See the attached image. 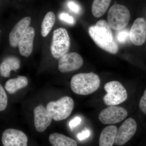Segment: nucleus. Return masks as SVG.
<instances>
[{
	"label": "nucleus",
	"instance_id": "f257e3e1",
	"mask_svg": "<svg viewBox=\"0 0 146 146\" xmlns=\"http://www.w3.org/2000/svg\"><path fill=\"white\" fill-rule=\"evenodd\" d=\"M111 29L108 22L100 20L95 25L89 27L88 31L98 46L110 53L116 54L119 51V46L114 39Z\"/></svg>",
	"mask_w": 146,
	"mask_h": 146
},
{
	"label": "nucleus",
	"instance_id": "f03ea898",
	"mask_svg": "<svg viewBox=\"0 0 146 146\" xmlns=\"http://www.w3.org/2000/svg\"><path fill=\"white\" fill-rule=\"evenodd\" d=\"M100 79L93 72L80 73L73 76L71 79V88L75 94L86 96L93 94L99 88Z\"/></svg>",
	"mask_w": 146,
	"mask_h": 146
},
{
	"label": "nucleus",
	"instance_id": "7ed1b4c3",
	"mask_svg": "<svg viewBox=\"0 0 146 146\" xmlns=\"http://www.w3.org/2000/svg\"><path fill=\"white\" fill-rule=\"evenodd\" d=\"M74 107V100L70 97L65 96L56 101L50 102L47 105L46 109L53 119L60 121L70 116Z\"/></svg>",
	"mask_w": 146,
	"mask_h": 146
},
{
	"label": "nucleus",
	"instance_id": "20e7f679",
	"mask_svg": "<svg viewBox=\"0 0 146 146\" xmlns=\"http://www.w3.org/2000/svg\"><path fill=\"white\" fill-rule=\"evenodd\" d=\"M131 18L130 13L127 7L120 4L112 5L108 14V23L114 30H121L125 28Z\"/></svg>",
	"mask_w": 146,
	"mask_h": 146
},
{
	"label": "nucleus",
	"instance_id": "39448f33",
	"mask_svg": "<svg viewBox=\"0 0 146 146\" xmlns=\"http://www.w3.org/2000/svg\"><path fill=\"white\" fill-rule=\"evenodd\" d=\"M70 47V36L66 29L59 28L53 33L50 51L54 58H60L68 53Z\"/></svg>",
	"mask_w": 146,
	"mask_h": 146
},
{
	"label": "nucleus",
	"instance_id": "423d86ee",
	"mask_svg": "<svg viewBox=\"0 0 146 146\" xmlns=\"http://www.w3.org/2000/svg\"><path fill=\"white\" fill-rule=\"evenodd\" d=\"M104 88L107 94L103 97V101L107 106L118 105L127 99L126 90L119 82L112 81L108 82L105 84Z\"/></svg>",
	"mask_w": 146,
	"mask_h": 146
},
{
	"label": "nucleus",
	"instance_id": "0eeeda50",
	"mask_svg": "<svg viewBox=\"0 0 146 146\" xmlns=\"http://www.w3.org/2000/svg\"><path fill=\"white\" fill-rule=\"evenodd\" d=\"M126 110L116 106H110L100 112L99 119L104 124H113L122 121L127 117Z\"/></svg>",
	"mask_w": 146,
	"mask_h": 146
},
{
	"label": "nucleus",
	"instance_id": "6e6552de",
	"mask_svg": "<svg viewBox=\"0 0 146 146\" xmlns=\"http://www.w3.org/2000/svg\"><path fill=\"white\" fill-rule=\"evenodd\" d=\"M137 123L132 118L126 120L117 129L115 143L117 145H124L129 141L136 133Z\"/></svg>",
	"mask_w": 146,
	"mask_h": 146
},
{
	"label": "nucleus",
	"instance_id": "1a4fd4ad",
	"mask_svg": "<svg viewBox=\"0 0 146 146\" xmlns=\"http://www.w3.org/2000/svg\"><path fill=\"white\" fill-rule=\"evenodd\" d=\"M83 64V58L80 55L76 52L68 53L60 58L58 69L61 72H69L78 70Z\"/></svg>",
	"mask_w": 146,
	"mask_h": 146
},
{
	"label": "nucleus",
	"instance_id": "9d476101",
	"mask_svg": "<svg viewBox=\"0 0 146 146\" xmlns=\"http://www.w3.org/2000/svg\"><path fill=\"white\" fill-rule=\"evenodd\" d=\"M28 141L23 132L14 129H6L2 136V142L4 146H27Z\"/></svg>",
	"mask_w": 146,
	"mask_h": 146
},
{
	"label": "nucleus",
	"instance_id": "9b49d317",
	"mask_svg": "<svg viewBox=\"0 0 146 146\" xmlns=\"http://www.w3.org/2000/svg\"><path fill=\"white\" fill-rule=\"evenodd\" d=\"M129 39L133 44L141 46L146 40V21L143 18H137L129 31Z\"/></svg>",
	"mask_w": 146,
	"mask_h": 146
},
{
	"label": "nucleus",
	"instance_id": "f8f14e48",
	"mask_svg": "<svg viewBox=\"0 0 146 146\" xmlns=\"http://www.w3.org/2000/svg\"><path fill=\"white\" fill-rule=\"evenodd\" d=\"M34 125L37 131L42 132L46 129L52 121V117L46 108L38 106L34 110Z\"/></svg>",
	"mask_w": 146,
	"mask_h": 146
},
{
	"label": "nucleus",
	"instance_id": "ddd939ff",
	"mask_svg": "<svg viewBox=\"0 0 146 146\" xmlns=\"http://www.w3.org/2000/svg\"><path fill=\"white\" fill-rule=\"evenodd\" d=\"M31 18L26 17L19 21L11 31L9 35V42L11 46L15 48L25 33L30 24Z\"/></svg>",
	"mask_w": 146,
	"mask_h": 146
},
{
	"label": "nucleus",
	"instance_id": "4468645a",
	"mask_svg": "<svg viewBox=\"0 0 146 146\" xmlns=\"http://www.w3.org/2000/svg\"><path fill=\"white\" fill-rule=\"evenodd\" d=\"M35 31L32 27H29L18 45L19 52L25 57H29L33 50Z\"/></svg>",
	"mask_w": 146,
	"mask_h": 146
},
{
	"label": "nucleus",
	"instance_id": "2eb2a0df",
	"mask_svg": "<svg viewBox=\"0 0 146 146\" xmlns=\"http://www.w3.org/2000/svg\"><path fill=\"white\" fill-rule=\"evenodd\" d=\"M21 67V62L18 58L10 56L6 58L0 65V74L2 76L7 78L11 71H17Z\"/></svg>",
	"mask_w": 146,
	"mask_h": 146
},
{
	"label": "nucleus",
	"instance_id": "dca6fc26",
	"mask_svg": "<svg viewBox=\"0 0 146 146\" xmlns=\"http://www.w3.org/2000/svg\"><path fill=\"white\" fill-rule=\"evenodd\" d=\"M117 128L115 125L108 126L102 131L99 138L100 146H112L115 143Z\"/></svg>",
	"mask_w": 146,
	"mask_h": 146
},
{
	"label": "nucleus",
	"instance_id": "f3484780",
	"mask_svg": "<svg viewBox=\"0 0 146 146\" xmlns=\"http://www.w3.org/2000/svg\"><path fill=\"white\" fill-rule=\"evenodd\" d=\"M28 84V80L26 77L18 76L16 78L11 79L6 82L5 89L9 94H13L19 89L25 88Z\"/></svg>",
	"mask_w": 146,
	"mask_h": 146
},
{
	"label": "nucleus",
	"instance_id": "a211bd4d",
	"mask_svg": "<svg viewBox=\"0 0 146 146\" xmlns=\"http://www.w3.org/2000/svg\"><path fill=\"white\" fill-rule=\"evenodd\" d=\"M49 140L50 143L53 146H76L78 145L74 139L61 133H52L50 135Z\"/></svg>",
	"mask_w": 146,
	"mask_h": 146
},
{
	"label": "nucleus",
	"instance_id": "6ab92c4d",
	"mask_svg": "<svg viewBox=\"0 0 146 146\" xmlns=\"http://www.w3.org/2000/svg\"><path fill=\"white\" fill-rule=\"evenodd\" d=\"M112 0H94L91 11L94 16L100 18L104 15L108 9Z\"/></svg>",
	"mask_w": 146,
	"mask_h": 146
},
{
	"label": "nucleus",
	"instance_id": "aec40b11",
	"mask_svg": "<svg viewBox=\"0 0 146 146\" xmlns=\"http://www.w3.org/2000/svg\"><path fill=\"white\" fill-rule=\"evenodd\" d=\"M56 16L54 13L49 11L46 14L41 25V33L43 37H46L54 25Z\"/></svg>",
	"mask_w": 146,
	"mask_h": 146
},
{
	"label": "nucleus",
	"instance_id": "412c9836",
	"mask_svg": "<svg viewBox=\"0 0 146 146\" xmlns=\"http://www.w3.org/2000/svg\"><path fill=\"white\" fill-rule=\"evenodd\" d=\"M8 99L5 90L1 85H0V111L4 110L7 107Z\"/></svg>",
	"mask_w": 146,
	"mask_h": 146
},
{
	"label": "nucleus",
	"instance_id": "4be33fe9",
	"mask_svg": "<svg viewBox=\"0 0 146 146\" xmlns=\"http://www.w3.org/2000/svg\"><path fill=\"white\" fill-rule=\"evenodd\" d=\"M129 38V31L124 29L118 31L116 36V39L120 44H123L126 42Z\"/></svg>",
	"mask_w": 146,
	"mask_h": 146
},
{
	"label": "nucleus",
	"instance_id": "5701e85b",
	"mask_svg": "<svg viewBox=\"0 0 146 146\" xmlns=\"http://www.w3.org/2000/svg\"><path fill=\"white\" fill-rule=\"evenodd\" d=\"M59 19L61 21H64L71 25L74 23L75 20L72 16H70L68 13H62L59 16Z\"/></svg>",
	"mask_w": 146,
	"mask_h": 146
},
{
	"label": "nucleus",
	"instance_id": "b1692460",
	"mask_svg": "<svg viewBox=\"0 0 146 146\" xmlns=\"http://www.w3.org/2000/svg\"><path fill=\"white\" fill-rule=\"evenodd\" d=\"M82 121L81 118L80 117H76L71 120L69 123V127L71 130L73 131L76 127L80 124Z\"/></svg>",
	"mask_w": 146,
	"mask_h": 146
},
{
	"label": "nucleus",
	"instance_id": "393cba45",
	"mask_svg": "<svg viewBox=\"0 0 146 146\" xmlns=\"http://www.w3.org/2000/svg\"><path fill=\"white\" fill-rule=\"evenodd\" d=\"M139 107L143 113L146 115V89L139 102Z\"/></svg>",
	"mask_w": 146,
	"mask_h": 146
},
{
	"label": "nucleus",
	"instance_id": "a878e982",
	"mask_svg": "<svg viewBox=\"0 0 146 146\" xmlns=\"http://www.w3.org/2000/svg\"><path fill=\"white\" fill-rule=\"evenodd\" d=\"M68 6L69 9L75 13H79L80 12V8L79 6L74 2L72 1L68 2Z\"/></svg>",
	"mask_w": 146,
	"mask_h": 146
},
{
	"label": "nucleus",
	"instance_id": "bb28decb",
	"mask_svg": "<svg viewBox=\"0 0 146 146\" xmlns=\"http://www.w3.org/2000/svg\"><path fill=\"white\" fill-rule=\"evenodd\" d=\"M90 136V131L87 129H85L81 133H80L77 134L78 139L80 141H82L88 138Z\"/></svg>",
	"mask_w": 146,
	"mask_h": 146
},
{
	"label": "nucleus",
	"instance_id": "cd10ccee",
	"mask_svg": "<svg viewBox=\"0 0 146 146\" xmlns=\"http://www.w3.org/2000/svg\"></svg>",
	"mask_w": 146,
	"mask_h": 146
}]
</instances>
